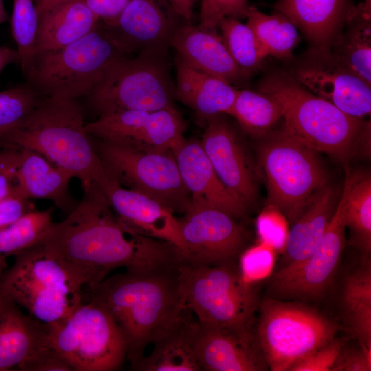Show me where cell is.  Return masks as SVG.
Here are the masks:
<instances>
[{"mask_svg": "<svg viewBox=\"0 0 371 371\" xmlns=\"http://www.w3.org/2000/svg\"><path fill=\"white\" fill-rule=\"evenodd\" d=\"M82 189V200L64 220L53 223L39 244L85 291L118 268L145 271L182 263L177 247L124 223L96 186Z\"/></svg>", "mask_w": 371, "mask_h": 371, "instance_id": "cell-1", "label": "cell"}, {"mask_svg": "<svg viewBox=\"0 0 371 371\" xmlns=\"http://www.w3.org/2000/svg\"><path fill=\"white\" fill-rule=\"evenodd\" d=\"M179 266L126 271L108 276L84 293L102 304L120 328L133 370L145 357L146 347L190 311L180 290Z\"/></svg>", "mask_w": 371, "mask_h": 371, "instance_id": "cell-2", "label": "cell"}, {"mask_svg": "<svg viewBox=\"0 0 371 371\" xmlns=\"http://www.w3.org/2000/svg\"><path fill=\"white\" fill-rule=\"evenodd\" d=\"M77 100L42 97L16 128L0 136L5 148L30 149L80 179L82 188L110 177L85 129Z\"/></svg>", "mask_w": 371, "mask_h": 371, "instance_id": "cell-3", "label": "cell"}, {"mask_svg": "<svg viewBox=\"0 0 371 371\" xmlns=\"http://www.w3.org/2000/svg\"><path fill=\"white\" fill-rule=\"evenodd\" d=\"M258 91L277 101L284 128L297 139L341 161L352 155L364 126L362 120L344 113L286 74L267 76Z\"/></svg>", "mask_w": 371, "mask_h": 371, "instance_id": "cell-4", "label": "cell"}, {"mask_svg": "<svg viewBox=\"0 0 371 371\" xmlns=\"http://www.w3.org/2000/svg\"><path fill=\"white\" fill-rule=\"evenodd\" d=\"M180 290L199 324L254 335L258 297L254 284L242 278L238 262L179 267Z\"/></svg>", "mask_w": 371, "mask_h": 371, "instance_id": "cell-5", "label": "cell"}, {"mask_svg": "<svg viewBox=\"0 0 371 371\" xmlns=\"http://www.w3.org/2000/svg\"><path fill=\"white\" fill-rule=\"evenodd\" d=\"M14 257L0 276V293L35 319L52 324L69 315L82 300V286L41 244Z\"/></svg>", "mask_w": 371, "mask_h": 371, "instance_id": "cell-6", "label": "cell"}, {"mask_svg": "<svg viewBox=\"0 0 371 371\" xmlns=\"http://www.w3.org/2000/svg\"><path fill=\"white\" fill-rule=\"evenodd\" d=\"M258 164L267 190L266 205L278 208L293 225L315 194L329 183L318 152L284 127L264 136Z\"/></svg>", "mask_w": 371, "mask_h": 371, "instance_id": "cell-7", "label": "cell"}, {"mask_svg": "<svg viewBox=\"0 0 371 371\" xmlns=\"http://www.w3.org/2000/svg\"><path fill=\"white\" fill-rule=\"evenodd\" d=\"M124 53L104 27H97L56 50L37 52L28 83L42 97L88 96L109 67Z\"/></svg>", "mask_w": 371, "mask_h": 371, "instance_id": "cell-8", "label": "cell"}, {"mask_svg": "<svg viewBox=\"0 0 371 371\" xmlns=\"http://www.w3.org/2000/svg\"><path fill=\"white\" fill-rule=\"evenodd\" d=\"M48 345L74 371H114L126 359L125 337L109 311L83 295L64 319L48 325Z\"/></svg>", "mask_w": 371, "mask_h": 371, "instance_id": "cell-9", "label": "cell"}, {"mask_svg": "<svg viewBox=\"0 0 371 371\" xmlns=\"http://www.w3.org/2000/svg\"><path fill=\"white\" fill-rule=\"evenodd\" d=\"M339 325L308 306L273 297L260 305L254 335L272 371H289L336 337Z\"/></svg>", "mask_w": 371, "mask_h": 371, "instance_id": "cell-10", "label": "cell"}, {"mask_svg": "<svg viewBox=\"0 0 371 371\" xmlns=\"http://www.w3.org/2000/svg\"><path fill=\"white\" fill-rule=\"evenodd\" d=\"M93 144L105 169L122 186L157 200L174 213H184L189 207L190 196L172 150L100 139Z\"/></svg>", "mask_w": 371, "mask_h": 371, "instance_id": "cell-11", "label": "cell"}, {"mask_svg": "<svg viewBox=\"0 0 371 371\" xmlns=\"http://www.w3.org/2000/svg\"><path fill=\"white\" fill-rule=\"evenodd\" d=\"M158 52L122 56L107 69L87 96L100 114L121 111H152L173 106L167 69Z\"/></svg>", "mask_w": 371, "mask_h": 371, "instance_id": "cell-12", "label": "cell"}, {"mask_svg": "<svg viewBox=\"0 0 371 371\" xmlns=\"http://www.w3.org/2000/svg\"><path fill=\"white\" fill-rule=\"evenodd\" d=\"M343 202L340 197L331 221L314 252L295 265L274 273L269 284L273 298L283 300L319 299L329 287L346 245Z\"/></svg>", "mask_w": 371, "mask_h": 371, "instance_id": "cell-13", "label": "cell"}, {"mask_svg": "<svg viewBox=\"0 0 371 371\" xmlns=\"http://www.w3.org/2000/svg\"><path fill=\"white\" fill-rule=\"evenodd\" d=\"M236 218L215 207L189 205L180 222L183 263L218 265L238 262L247 234Z\"/></svg>", "mask_w": 371, "mask_h": 371, "instance_id": "cell-14", "label": "cell"}, {"mask_svg": "<svg viewBox=\"0 0 371 371\" xmlns=\"http://www.w3.org/2000/svg\"><path fill=\"white\" fill-rule=\"evenodd\" d=\"M89 136L124 142L153 149L172 150L183 139L185 122L172 107L147 111L121 110L100 115L85 124Z\"/></svg>", "mask_w": 371, "mask_h": 371, "instance_id": "cell-15", "label": "cell"}, {"mask_svg": "<svg viewBox=\"0 0 371 371\" xmlns=\"http://www.w3.org/2000/svg\"><path fill=\"white\" fill-rule=\"evenodd\" d=\"M313 58L295 71L293 78L307 90L344 113L363 120L371 112V85L335 60L330 54Z\"/></svg>", "mask_w": 371, "mask_h": 371, "instance_id": "cell-16", "label": "cell"}, {"mask_svg": "<svg viewBox=\"0 0 371 371\" xmlns=\"http://www.w3.org/2000/svg\"><path fill=\"white\" fill-rule=\"evenodd\" d=\"M99 189L116 216L135 231L177 247L183 245L179 219L174 212L157 200L126 188L111 177Z\"/></svg>", "mask_w": 371, "mask_h": 371, "instance_id": "cell-17", "label": "cell"}, {"mask_svg": "<svg viewBox=\"0 0 371 371\" xmlns=\"http://www.w3.org/2000/svg\"><path fill=\"white\" fill-rule=\"evenodd\" d=\"M172 152L190 205L218 208L236 218L245 215L247 207L220 180L200 141L184 138Z\"/></svg>", "mask_w": 371, "mask_h": 371, "instance_id": "cell-18", "label": "cell"}, {"mask_svg": "<svg viewBox=\"0 0 371 371\" xmlns=\"http://www.w3.org/2000/svg\"><path fill=\"white\" fill-rule=\"evenodd\" d=\"M201 145L222 183L247 207L256 187L241 143L233 128L219 115L207 120Z\"/></svg>", "mask_w": 371, "mask_h": 371, "instance_id": "cell-19", "label": "cell"}, {"mask_svg": "<svg viewBox=\"0 0 371 371\" xmlns=\"http://www.w3.org/2000/svg\"><path fill=\"white\" fill-rule=\"evenodd\" d=\"M166 1L131 0L113 23L105 25L124 54L137 49L160 52L170 42L175 30Z\"/></svg>", "mask_w": 371, "mask_h": 371, "instance_id": "cell-20", "label": "cell"}, {"mask_svg": "<svg viewBox=\"0 0 371 371\" xmlns=\"http://www.w3.org/2000/svg\"><path fill=\"white\" fill-rule=\"evenodd\" d=\"M194 348L202 370L260 371L268 368L254 335H243L197 322Z\"/></svg>", "mask_w": 371, "mask_h": 371, "instance_id": "cell-21", "label": "cell"}, {"mask_svg": "<svg viewBox=\"0 0 371 371\" xmlns=\"http://www.w3.org/2000/svg\"><path fill=\"white\" fill-rule=\"evenodd\" d=\"M170 43L177 59L195 70L232 85L248 77L233 60L216 30L184 25L174 31Z\"/></svg>", "mask_w": 371, "mask_h": 371, "instance_id": "cell-22", "label": "cell"}, {"mask_svg": "<svg viewBox=\"0 0 371 371\" xmlns=\"http://www.w3.org/2000/svg\"><path fill=\"white\" fill-rule=\"evenodd\" d=\"M354 5L351 0H278L273 7L303 32L312 53L327 55Z\"/></svg>", "mask_w": 371, "mask_h": 371, "instance_id": "cell-23", "label": "cell"}, {"mask_svg": "<svg viewBox=\"0 0 371 371\" xmlns=\"http://www.w3.org/2000/svg\"><path fill=\"white\" fill-rule=\"evenodd\" d=\"M48 325L25 313L0 293V371L21 370L24 364L48 346Z\"/></svg>", "mask_w": 371, "mask_h": 371, "instance_id": "cell-24", "label": "cell"}, {"mask_svg": "<svg viewBox=\"0 0 371 371\" xmlns=\"http://www.w3.org/2000/svg\"><path fill=\"white\" fill-rule=\"evenodd\" d=\"M16 177L18 194L21 199L51 200L68 214L78 203L69 190L72 175L37 152L19 150Z\"/></svg>", "mask_w": 371, "mask_h": 371, "instance_id": "cell-25", "label": "cell"}, {"mask_svg": "<svg viewBox=\"0 0 371 371\" xmlns=\"http://www.w3.org/2000/svg\"><path fill=\"white\" fill-rule=\"evenodd\" d=\"M337 188L328 183L319 190L291 225L279 269L306 259L317 249L339 200Z\"/></svg>", "mask_w": 371, "mask_h": 371, "instance_id": "cell-26", "label": "cell"}, {"mask_svg": "<svg viewBox=\"0 0 371 371\" xmlns=\"http://www.w3.org/2000/svg\"><path fill=\"white\" fill-rule=\"evenodd\" d=\"M99 19L83 0H65L38 15L37 52L59 49L85 36Z\"/></svg>", "mask_w": 371, "mask_h": 371, "instance_id": "cell-27", "label": "cell"}, {"mask_svg": "<svg viewBox=\"0 0 371 371\" xmlns=\"http://www.w3.org/2000/svg\"><path fill=\"white\" fill-rule=\"evenodd\" d=\"M175 95L206 119L228 114L238 89L230 83L195 70L177 59Z\"/></svg>", "mask_w": 371, "mask_h": 371, "instance_id": "cell-28", "label": "cell"}, {"mask_svg": "<svg viewBox=\"0 0 371 371\" xmlns=\"http://www.w3.org/2000/svg\"><path fill=\"white\" fill-rule=\"evenodd\" d=\"M370 11L363 3L353 6L332 43L330 54L371 85Z\"/></svg>", "mask_w": 371, "mask_h": 371, "instance_id": "cell-29", "label": "cell"}, {"mask_svg": "<svg viewBox=\"0 0 371 371\" xmlns=\"http://www.w3.org/2000/svg\"><path fill=\"white\" fill-rule=\"evenodd\" d=\"M196 326L197 321H192L190 315L186 314L153 344L151 352L145 355L135 370H202L194 348Z\"/></svg>", "mask_w": 371, "mask_h": 371, "instance_id": "cell-30", "label": "cell"}, {"mask_svg": "<svg viewBox=\"0 0 371 371\" xmlns=\"http://www.w3.org/2000/svg\"><path fill=\"white\" fill-rule=\"evenodd\" d=\"M340 197L350 243L360 252L362 263L370 262L371 178L364 172H347Z\"/></svg>", "mask_w": 371, "mask_h": 371, "instance_id": "cell-31", "label": "cell"}, {"mask_svg": "<svg viewBox=\"0 0 371 371\" xmlns=\"http://www.w3.org/2000/svg\"><path fill=\"white\" fill-rule=\"evenodd\" d=\"M346 324L358 343L371 346V265L362 263L346 277L341 294Z\"/></svg>", "mask_w": 371, "mask_h": 371, "instance_id": "cell-32", "label": "cell"}, {"mask_svg": "<svg viewBox=\"0 0 371 371\" xmlns=\"http://www.w3.org/2000/svg\"><path fill=\"white\" fill-rule=\"evenodd\" d=\"M251 29L267 56L289 59L299 41L297 28L280 13L266 14L250 6L246 16Z\"/></svg>", "mask_w": 371, "mask_h": 371, "instance_id": "cell-33", "label": "cell"}, {"mask_svg": "<svg viewBox=\"0 0 371 371\" xmlns=\"http://www.w3.org/2000/svg\"><path fill=\"white\" fill-rule=\"evenodd\" d=\"M248 133L264 137L271 132L282 119V109L277 101L260 91L238 90L235 101L228 113Z\"/></svg>", "mask_w": 371, "mask_h": 371, "instance_id": "cell-34", "label": "cell"}, {"mask_svg": "<svg viewBox=\"0 0 371 371\" xmlns=\"http://www.w3.org/2000/svg\"><path fill=\"white\" fill-rule=\"evenodd\" d=\"M54 223L52 209L24 214L0 230V258L5 260L39 244Z\"/></svg>", "mask_w": 371, "mask_h": 371, "instance_id": "cell-35", "label": "cell"}, {"mask_svg": "<svg viewBox=\"0 0 371 371\" xmlns=\"http://www.w3.org/2000/svg\"><path fill=\"white\" fill-rule=\"evenodd\" d=\"M218 28L232 58L247 76L256 71L267 56L251 29L234 18L223 19Z\"/></svg>", "mask_w": 371, "mask_h": 371, "instance_id": "cell-36", "label": "cell"}, {"mask_svg": "<svg viewBox=\"0 0 371 371\" xmlns=\"http://www.w3.org/2000/svg\"><path fill=\"white\" fill-rule=\"evenodd\" d=\"M38 14L35 0H13L11 28L21 69L27 76L36 54Z\"/></svg>", "mask_w": 371, "mask_h": 371, "instance_id": "cell-37", "label": "cell"}, {"mask_svg": "<svg viewBox=\"0 0 371 371\" xmlns=\"http://www.w3.org/2000/svg\"><path fill=\"white\" fill-rule=\"evenodd\" d=\"M41 98L29 83L0 91V136L18 127Z\"/></svg>", "mask_w": 371, "mask_h": 371, "instance_id": "cell-38", "label": "cell"}, {"mask_svg": "<svg viewBox=\"0 0 371 371\" xmlns=\"http://www.w3.org/2000/svg\"><path fill=\"white\" fill-rule=\"evenodd\" d=\"M277 252L262 243L245 248L238 259V267L243 279L254 284L269 277L273 270Z\"/></svg>", "mask_w": 371, "mask_h": 371, "instance_id": "cell-39", "label": "cell"}, {"mask_svg": "<svg viewBox=\"0 0 371 371\" xmlns=\"http://www.w3.org/2000/svg\"><path fill=\"white\" fill-rule=\"evenodd\" d=\"M289 222L276 207L266 205L256 218V232L260 243L282 254L289 234Z\"/></svg>", "mask_w": 371, "mask_h": 371, "instance_id": "cell-40", "label": "cell"}, {"mask_svg": "<svg viewBox=\"0 0 371 371\" xmlns=\"http://www.w3.org/2000/svg\"><path fill=\"white\" fill-rule=\"evenodd\" d=\"M250 5L248 0H201L199 26L217 30L225 18L246 19Z\"/></svg>", "mask_w": 371, "mask_h": 371, "instance_id": "cell-41", "label": "cell"}, {"mask_svg": "<svg viewBox=\"0 0 371 371\" xmlns=\"http://www.w3.org/2000/svg\"><path fill=\"white\" fill-rule=\"evenodd\" d=\"M344 345V339L335 337L295 363L289 371H331Z\"/></svg>", "mask_w": 371, "mask_h": 371, "instance_id": "cell-42", "label": "cell"}, {"mask_svg": "<svg viewBox=\"0 0 371 371\" xmlns=\"http://www.w3.org/2000/svg\"><path fill=\"white\" fill-rule=\"evenodd\" d=\"M344 346L337 357L331 371L371 370V346L359 343L357 348H346Z\"/></svg>", "mask_w": 371, "mask_h": 371, "instance_id": "cell-43", "label": "cell"}, {"mask_svg": "<svg viewBox=\"0 0 371 371\" xmlns=\"http://www.w3.org/2000/svg\"><path fill=\"white\" fill-rule=\"evenodd\" d=\"M21 371H73L70 366L49 346L43 348L23 366Z\"/></svg>", "mask_w": 371, "mask_h": 371, "instance_id": "cell-44", "label": "cell"}, {"mask_svg": "<svg viewBox=\"0 0 371 371\" xmlns=\"http://www.w3.org/2000/svg\"><path fill=\"white\" fill-rule=\"evenodd\" d=\"M33 209L34 205L28 199L14 197L0 201V230Z\"/></svg>", "mask_w": 371, "mask_h": 371, "instance_id": "cell-45", "label": "cell"}, {"mask_svg": "<svg viewBox=\"0 0 371 371\" xmlns=\"http://www.w3.org/2000/svg\"><path fill=\"white\" fill-rule=\"evenodd\" d=\"M100 21L113 23L131 0H83Z\"/></svg>", "mask_w": 371, "mask_h": 371, "instance_id": "cell-46", "label": "cell"}, {"mask_svg": "<svg viewBox=\"0 0 371 371\" xmlns=\"http://www.w3.org/2000/svg\"><path fill=\"white\" fill-rule=\"evenodd\" d=\"M17 165L18 164L0 170V201L10 198H20L16 177Z\"/></svg>", "mask_w": 371, "mask_h": 371, "instance_id": "cell-47", "label": "cell"}, {"mask_svg": "<svg viewBox=\"0 0 371 371\" xmlns=\"http://www.w3.org/2000/svg\"><path fill=\"white\" fill-rule=\"evenodd\" d=\"M174 12L190 22L194 4V0H166Z\"/></svg>", "mask_w": 371, "mask_h": 371, "instance_id": "cell-48", "label": "cell"}, {"mask_svg": "<svg viewBox=\"0 0 371 371\" xmlns=\"http://www.w3.org/2000/svg\"><path fill=\"white\" fill-rule=\"evenodd\" d=\"M19 63V55L16 49L0 46V73L11 63Z\"/></svg>", "mask_w": 371, "mask_h": 371, "instance_id": "cell-49", "label": "cell"}, {"mask_svg": "<svg viewBox=\"0 0 371 371\" xmlns=\"http://www.w3.org/2000/svg\"><path fill=\"white\" fill-rule=\"evenodd\" d=\"M19 159V150L5 148L0 151V170L16 165Z\"/></svg>", "mask_w": 371, "mask_h": 371, "instance_id": "cell-50", "label": "cell"}, {"mask_svg": "<svg viewBox=\"0 0 371 371\" xmlns=\"http://www.w3.org/2000/svg\"><path fill=\"white\" fill-rule=\"evenodd\" d=\"M64 1L65 0H42L40 3L36 4L38 14L39 15L52 6Z\"/></svg>", "mask_w": 371, "mask_h": 371, "instance_id": "cell-51", "label": "cell"}, {"mask_svg": "<svg viewBox=\"0 0 371 371\" xmlns=\"http://www.w3.org/2000/svg\"><path fill=\"white\" fill-rule=\"evenodd\" d=\"M5 267H6L5 260L0 258V276Z\"/></svg>", "mask_w": 371, "mask_h": 371, "instance_id": "cell-52", "label": "cell"}, {"mask_svg": "<svg viewBox=\"0 0 371 371\" xmlns=\"http://www.w3.org/2000/svg\"><path fill=\"white\" fill-rule=\"evenodd\" d=\"M363 4L368 8H371V0H364Z\"/></svg>", "mask_w": 371, "mask_h": 371, "instance_id": "cell-53", "label": "cell"}, {"mask_svg": "<svg viewBox=\"0 0 371 371\" xmlns=\"http://www.w3.org/2000/svg\"><path fill=\"white\" fill-rule=\"evenodd\" d=\"M5 7L3 5V0H0V12L5 11Z\"/></svg>", "mask_w": 371, "mask_h": 371, "instance_id": "cell-54", "label": "cell"}, {"mask_svg": "<svg viewBox=\"0 0 371 371\" xmlns=\"http://www.w3.org/2000/svg\"><path fill=\"white\" fill-rule=\"evenodd\" d=\"M41 1H42V0H35L36 4H38V3H40Z\"/></svg>", "mask_w": 371, "mask_h": 371, "instance_id": "cell-55", "label": "cell"}]
</instances>
